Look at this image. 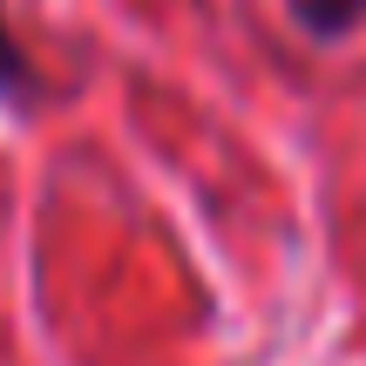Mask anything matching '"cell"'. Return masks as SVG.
I'll use <instances>...</instances> for the list:
<instances>
[{
    "label": "cell",
    "instance_id": "6da1fadb",
    "mask_svg": "<svg viewBox=\"0 0 366 366\" xmlns=\"http://www.w3.org/2000/svg\"><path fill=\"white\" fill-rule=\"evenodd\" d=\"M292 14H299L305 34L340 41V34H353V27L366 21V0H292Z\"/></svg>",
    "mask_w": 366,
    "mask_h": 366
},
{
    "label": "cell",
    "instance_id": "7a4b0ae2",
    "mask_svg": "<svg viewBox=\"0 0 366 366\" xmlns=\"http://www.w3.org/2000/svg\"><path fill=\"white\" fill-rule=\"evenodd\" d=\"M0 95H7V102H27V95H34V68H27L21 41L7 34V21H0Z\"/></svg>",
    "mask_w": 366,
    "mask_h": 366
}]
</instances>
